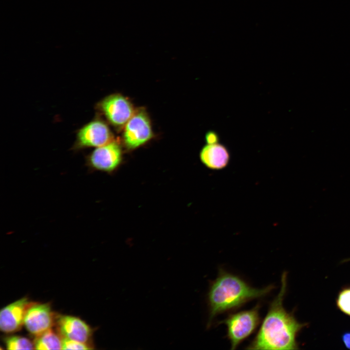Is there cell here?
Returning <instances> with one entry per match:
<instances>
[{
    "label": "cell",
    "mask_w": 350,
    "mask_h": 350,
    "mask_svg": "<svg viewBox=\"0 0 350 350\" xmlns=\"http://www.w3.org/2000/svg\"><path fill=\"white\" fill-rule=\"evenodd\" d=\"M55 323L58 332L63 338L87 343L92 336L91 327L80 318L72 315H57Z\"/></svg>",
    "instance_id": "obj_9"
},
{
    "label": "cell",
    "mask_w": 350,
    "mask_h": 350,
    "mask_svg": "<svg viewBox=\"0 0 350 350\" xmlns=\"http://www.w3.org/2000/svg\"><path fill=\"white\" fill-rule=\"evenodd\" d=\"M287 275L281 278L279 294L270 304L268 310L256 335L245 348L247 350H298L297 341L299 332L308 326L300 323L293 312H288L283 306L287 290Z\"/></svg>",
    "instance_id": "obj_1"
},
{
    "label": "cell",
    "mask_w": 350,
    "mask_h": 350,
    "mask_svg": "<svg viewBox=\"0 0 350 350\" xmlns=\"http://www.w3.org/2000/svg\"><path fill=\"white\" fill-rule=\"evenodd\" d=\"M4 343L8 350H33L34 343L26 337L12 335L4 338Z\"/></svg>",
    "instance_id": "obj_13"
},
{
    "label": "cell",
    "mask_w": 350,
    "mask_h": 350,
    "mask_svg": "<svg viewBox=\"0 0 350 350\" xmlns=\"http://www.w3.org/2000/svg\"><path fill=\"white\" fill-rule=\"evenodd\" d=\"M336 305L339 311L350 317V286H345L339 291Z\"/></svg>",
    "instance_id": "obj_14"
},
{
    "label": "cell",
    "mask_w": 350,
    "mask_h": 350,
    "mask_svg": "<svg viewBox=\"0 0 350 350\" xmlns=\"http://www.w3.org/2000/svg\"><path fill=\"white\" fill-rule=\"evenodd\" d=\"M153 136L149 118L142 110L135 111L124 126L123 140L129 149H134L143 145Z\"/></svg>",
    "instance_id": "obj_7"
},
{
    "label": "cell",
    "mask_w": 350,
    "mask_h": 350,
    "mask_svg": "<svg viewBox=\"0 0 350 350\" xmlns=\"http://www.w3.org/2000/svg\"><path fill=\"white\" fill-rule=\"evenodd\" d=\"M62 337L51 329L36 336L34 344L36 350H61Z\"/></svg>",
    "instance_id": "obj_12"
},
{
    "label": "cell",
    "mask_w": 350,
    "mask_h": 350,
    "mask_svg": "<svg viewBox=\"0 0 350 350\" xmlns=\"http://www.w3.org/2000/svg\"><path fill=\"white\" fill-rule=\"evenodd\" d=\"M219 136L218 133L213 130L208 131L205 135V140L207 144H214L219 142Z\"/></svg>",
    "instance_id": "obj_16"
},
{
    "label": "cell",
    "mask_w": 350,
    "mask_h": 350,
    "mask_svg": "<svg viewBox=\"0 0 350 350\" xmlns=\"http://www.w3.org/2000/svg\"><path fill=\"white\" fill-rule=\"evenodd\" d=\"M342 340L345 346L350 350V332H346L342 335Z\"/></svg>",
    "instance_id": "obj_17"
},
{
    "label": "cell",
    "mask_w": 350,
    "mask_h": 350,
    "mask_svg": "<svg viewBox=\"0 0 350 350\" xmlns=\"http://www.w3.org/2000/svg\"><path fill=\"white\" fill-rule=\"evenodd\" d=\"M258 304L253 308L229 315L221 321L227 327V336L231 344V349H235L256 329L260 322Z\"/></svg>",
    "instance_id": "obj_3"
},
{
    "label": "cell",
    "mask_w": 350,
    "mask_h": 350,
    "mask_svg": "<svg viewBox=\"0 0 350 350\" xmlns=\"http://www.w3.org/2000/svg\"><path fill=\"white\" fill-rule=\"evenodd\" d=\"M55 317L49 303H31L24 319V325L31 334L37 336L51 329Z\"/></svg>",
    "instance_id": "obj_8"
},
{
    "label": "cell",
    "mask_w": 350,
    "mask_h": 350,
    "mask_svg": "<svg viewBox=\"0 0 350 350\" xmlns=\"http://www.w3.org/2000/svg\"><path fill=\"white\" fill-rule=\"evenodd\" d=\"M31 304L23 297L1 309L0 312V329L5 333H12L20 330L24 324L26 310Z\"/></svg>",
    "instance_id": "obj_10"
},
{
    "label": "cell",
    "mask_w": 350,
    "mask_h": 350,
    "mask_svg": "<svg viewBox=\"0 0 350 350\" xmlns=\"http://www.w3.org/2000/svg\"><path fill=\"white\" fill-rule=\"evenodd\" d=\"M199 157L205 166L213 170L225 168L230 159L228 149L225 145L219 142L207 144L202 148Z\"/></svg>",
    "instance_id": "obj_11"
},
{
    "label": "cell",
    "mask_w": 350,
    "mask_h": 350,
    "mask_svg": "<svg viewBox=\"0 0 350 350\" xmlns=\"http://www.w3.org/2000/svg\"><path fill=\"white\" fill-rule=\"evenodd\" d=\"M98 107L109 122L117 128L124 127L136 111L131 102L119 94L106 97Z\"/></svg>",
    "instance_id": "obj_6"
},
{
    "label": "cell",
    "mask_w": 350,
    "mask_h": 350,
    "mask_svg": "<svg viewBox=\"0 0 350 350\" xmlns=\"http://www.w3.org/2000/svg\"><path fill=\"white\" fill-rule=\"evenodd\" d=\"M113 135L107 124L100 119L94 120L78 130L74 150L98 147L113 140Z\"/></svg>",
    "instance_id": "obj_4"
},
{
    "label": "cell",
    "mask_w": 350,
    "mask_h": 350,
    "mask_svg": "<svg viewBox=\"0 0 350 350\" xmlns=\"http://www.w3.org/2000/svg\"><path fill=\"white\" fill-rule=\"evenodd\" d=\"M274 288L272 284L261 289L252 287L240 277L220 269L218 277L211 282L208 293L210 312L208 327L217 315L264 297Z\"/></svg>",
    "instance_id": "obj_2"
},
{
    "label": "cell",
    "mask_w": 350,
    "mask_h": 350,
    "mask_svg": "<svg viewBox=\"0 0 350 350\" xmlns=\"http://www.w3.org/2000/svg\"><path fill=\"white\" fill-rule=\"evenodd\" d=\"M63 338V337H62ZM92 346L87 343H85L75 340L63 338V350H91Z\"/></svg>",
    "instance_id": "obj_15"
},
{
    "label": "cell",
    "mask_w": 350,
    "mask_h": 350,
    "mask_svg": "<svg viewBox=\"0 0 350 350\" xmlns=\"http://www.w3.org/2000/svg\"><path fill=\"white\" fill-rule=\"evenodd\" d=\"M350 262V258H347V259H345L342 260V261H341V262H342V263H343V262Z\"/></svg>",
    "instance_id": "obj_18"
},
{
    "label": "cell",
    "mask_w": 350,
    "mask_h": 350,
    "mask_svg": "<svg viewBox=\"0 0 350 350\" xmlns=\"http://www.w3.org/2000/svg\"><path fill=\"white\" fill-rule=\"evenodd\" d=\"M120 145L115 140L96 147L86 158V165L90 171L110 173L115 170L122 160Z\"/></svg>",
    "instance_id": "obj_5"
}]
</instances>
